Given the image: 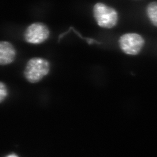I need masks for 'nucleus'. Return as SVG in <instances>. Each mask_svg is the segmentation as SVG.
<instances>
[{
  "mask_svg": "<svg viewBox=\"0 0 157 157\" xmlns=\"http://www.w3.org/2000/svg\"><path fill=\"white\" fill-rule=\"evenodd\" d=\"M49 61L41 57H34L29 59L24 69V77L30 83H37L50 72Z\"/></svg>",
  "mask_w": 157,
  "mask_h": 157,
  "instance_id": "obj_1",
  "label": "nucleus"
},
{
  "mask_svg": "<svg viewBox=\"0 0 157 157\" xmlns=\"http://www.w3.org/2000/svg\"><path fill=\"white\" fill-rule=\"evenodd\" d=\"M93 15L97 24L101 28H115L119 21V13L116 9L104 2L95 3L93 7Z\"/></svg>",
  "mask_w": 157,
  "mask_h": 157,
  "instance_id": "obj_2",
  "label": "nucleus"
},
{
  "mask_svg": "<svg viewBox=\"0 0 157 157\" xmlns=\"http://www.w3.org/2000/svg\"><path fill=\"white\" fill-rule=\"evenodd\" d=\"M144 38L137 33H127L122 35L118 40L119 47L126 55H139L145 45Z\"/></svg>",
  "mask_w": 157,
  "mask_h": 157,
  "instance_id": "obj_3",
  "label": "nucleus"
},
{
  "mask_svg": "<svg viewBox=\"0 0 157 157\" xmlns=\"http://www.w3.org/2000/svg\"><path fill=\"white\" fill-rule=\"evenodd\" d=\"M23 36L25 41L28 43L40 44L49 39L50 30L44 23H33L26 29Z\"/></svg>",
  "mask_w": 157,
  "mask_h": 157,
  "instance_id": "obj_4",
  "label": "nucleus"
},
{
  "mask_svg": "<svg viewBox=\"0 0 157 157\" xmlns=\"http://www.w3.org/2000/svg\"><path fill=\"white\" fill-rule=\"evenodd\" d=\"M17 56V50L11 43L0 41V66L8 65L13 62Z\"/></svg>",
  "mask_w": 157,
  "mask_h": 157,
  "instance_id": "obj_5",
  "label": "nucleus"
},
{
  "mask_svg": "<svg viewBox=\"0 0 157 157\" xmlns=\"http://www.w3.org/2000/svg\"><path fill=\"white\" fill-rule=\"evenodd\" d=\"M146 13L152 25L157 28V1H152L147 6Z\"/></svg>",
  "mask_w": 157,
  "mask_h": 157,
  "instance_id": "obj_6",
  "label": "nucleus"
},
{
  "mask_svg": "<svg viewBox=\"0 0 157 157\" xmlns=\"http://www.w3.org/2000/svg\"><path fill=\"white\" fill-rule=\"evenodd\" d=\"M8 95L9 91L6 84L0 81V104L5 101Z\"/></svg>",
  "mask_w": 157,
  "mask_h": 157,
  "instance_id": "obj_7",
  "label": "nucleus"
},
{
  "mask_svg": "<svg viewBox=\"0 0 157 157\" xmlns=\"http://www.w3.org/2000/svg\"><path fill=\"white\" fill-rule=\"evenodd\" d=\"M6 157H19L18 156V155L15 154V153H11V154H10L8 155H7Z\"/></svg>",
  "mask_w": 157,
  "mask_h": 157,
  "instance_id": "obj_8",
  "label": "nucleus"
}]
</instances>
